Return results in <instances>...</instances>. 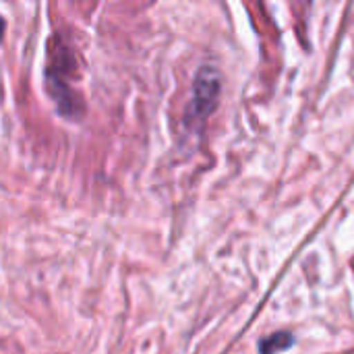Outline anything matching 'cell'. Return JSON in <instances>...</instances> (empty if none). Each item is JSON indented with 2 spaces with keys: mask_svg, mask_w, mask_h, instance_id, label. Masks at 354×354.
Segmentation results:
<instances>
[{
  "mask_svg": "<svg viewBox=\"0 0 354 354\" xmlns=\"http://www.w3.org/2000/svg\"><path fill=\"white\" fill-rule=\"evenodd\" d=\"M48 66H46V87L50 95L54 97L58 110L66 116H79L83 114V100L81 95L71 87V75L77 71V62L73 58V52L54 37L48 48Z\"/></svg>",
  "mask_w": 354,
  "mask_h": 354,
  "instance_id": "obj_1",
  "label": "cell"
},
{
  "mask_svg": "<svg viewBox=\"0 0 354 354\" xmlns=\"http://www.w3.org/2000/svg\"><path fill=\"white\" fill-rule=\"evenodd\" d=\"M220 89H222L220 71L212 64L201 66L193 79L191 100L187 106V120L189 122H203L212 114V110L218 106Z\"/></svg>",
  "mask_w": 354,
  "mask_h": 354,
  "instance_id": "obj_2",
  "label": "cell"
},
{
  "mask_svg": "<svg viewBox=\"0 0 354 354\" xmlns=\"http://www.w3.org/2000/svg\"><path fill=\"white\" fill-rule=\"evenodd\" d=\"M295 344V336L290 332H278L259 342V354H282Z\"/></svg>",
  "mask_w": 354,
  "mask_h": 354,
  "instance_id": "obj_3",
  "label": "cell"
},
{
  "mask_svg": "<svg viewBox=\"0 0 354 354\" xmlns=\"http://www.w3.org/2000/svg\"><path fill=\"white\" fill-rule=\"evenodd\" d=\"M4 25H6V23H4V19L0 17V39H2V33H4Z\"/></svg>",
  "mask_w": 354,
  "mask_h": 354,
  "instance_id": "obj_4",
  "label": "cell"
}]
</instances>
